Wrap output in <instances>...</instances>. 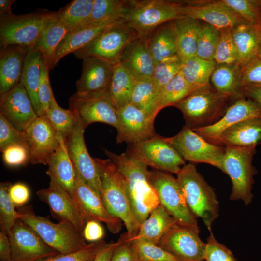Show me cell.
Masks as SVG:
<instances>
[{"instance_id":"cell-1","label":"cell","mask_w":261,"mask_h":261,"mask_svg":"<svg viewBox=\"0 0 261 261\" xmlns=\"http://www.w3.org/2000/svg\"><path fill=\"white\" fill-rule=\"evenodd\" d=\"M104 151L117 166L123 178L132 212L141 224L160 204L152 186L148 166L126 153L117 154L107 149Z\"/></svg>"},{"instance_id":"cell-2","label":"cell","mask_w":261,"mask_h":261,"mask_svg":"<svg viewBox=\"0 0 261 261\" xmlns=\"http://www.w3.org/2000/svg\"><path fill=\"white\" fill-rule=\"evenodd\" d=\"M101 180V196L108 212L124 222L127 235L135 237L140 224L131 209L123 178L110 159L94 158Z\"/></svg>"},{"instance_id":"cell-3","label":"cell","mask_w":261,"mask_h":261,"mask_svg":"<svg viewBox=\"0 0 261 261\" xmlns=\"http://www.w3.org/2000/svg\"><path fill=\"white\" fill-rule=\"evenodd\" d=\"M182 18L180 2L127 0L122 19L138 37L146 39L161 25Z\"/></svg>"},{"instance_id":"cell-4","label":"cell","mask_w":261,"mask_h":261,"mask_svg":"<svg viewBox=\"0 0 261 261\" xmlns=\"http://www.w3.org/2000/svg\"><path fill=\"white\" fill-rule=\"evenodd\" d=\"M176 179L192 213L196 218H201L211 231L212 224L219 213V202L214 189L190 163L181 168Z\"/></svg>"},{"instance_id":"cell-5","label":"cell","mask_w":261,"mask_h":261,"mask_svg":"<svg viewBox=\"0 0 261 261\" xmlns=\"http://www.w3.org/2000/svg\"><path fill=\"white\" fill-rule=\"evenodd\" d=\"M59 16V11L44 10L22 15L0 17V44L33 48L46 29Z\"/></svg>"},{"instance_id":"cell-6","label":"cell","mask_w":261,"mask_h":261,"mask_svg":"<svg viewBox=\"0 0 261 261\" xmlns=\"http://www.w3.org/2000/svg\"><path fill=\"white\" fill-rule=\"evenodd\" d=\"M229 99L208 83L194 90L174 106L182 113L186 126L193 129L210 125L219 119Z\"/></svg>"},{"instance_id":"cell-7","label":"cell","mask_w":261,"mask_h":261,"mask_svg":"<svg viewBox=\"0 0 261 261\" xmlns=\"http://www.w3.org/2000/svg\"><path fill=\"white\" fill-rule=\"evenodd\" d=\"M18 212L19 219L34 230L48 246L59 254L76 252L87 245L83 233L69 223L53 222L47 217L36 215L29 208Z\"/></svg>"},{"instance_id":"cell-8","label":"cell","mask_w":261,"mask_h":261,"mask_svg":"<svg viewBox=\"0 0 261 261\" xmlns=\"http://www.w3.org/2000/svg\"><path fill=\"white\" fill-rule=\"evenodd\" d=\"M256 147H225L222 171L229 176L232 183L230 199L232 201L241 200L246 206L250 204L253 198V177L257 171L252 164V160L256 153Z\"/></svg>"},{"instance_id":"cell-9","label":"cell","mask_w":261,"mask_h":261,"mask_svg":"<svg viewBox=\"0 0 261 261\" xmlns=\"http://www.w3.org/2000/svg\"><path fill=\"white\" fill-rule=\"evenodd\" d=\"M138 37L136 32L119 20L114 23L96 38L73 54L78 58L94 57L113 65L120 61L128 44Z\"/></svg>"},{"instance_id":"cell-10","label":"cell","mask_w":261,"mask_h":261,"mask_svg":"<svg viewBox=\"0 0 261 261\" xmlns=\"http://www.w3.org/2000/svg\"><path fill=\"white\" fill-rule=\"evenodd\" d=\"M151 181L161 204L180 226L199 233L195 217L189 209L176 178L161 171H150Z\"/></svg>"},{"instance_id":"cell-11","label":"cell","mask_w":261,"mask_h":261,"mask_svg":"<svg viewBox=\"0 0 261 261\" xmlns=\"http://www.w3.org/2000/svg\"><path fill=\"white\" fill-rule=\"evenodd\" d=\"M130 157L161 171L177 174L185 160L165 139L156 135L141 142L129 144L125 152Z\"/></svg>"},{"instance_id":"cell-12","label":"cell","mask_w":261,"mask_h":261,"mask_svg":"<svg viewBox=\"0 0 261 261\" xmlns=\"http://www.w3.org/2000/svg\"><path fill=\"white\" fill-rule=\"evenodd\" d=\"M185 160L204 163L222 171L225 147L212 144L186 125L175 135L166 138Z\"/></svg>"},{"instance_id":"cell-13","label":"cell","mask_w":261,"mask_h":261,"mask_svg":"<svg viewBox=\"0 0 261 261\" xmlns=\"http://www.w3.org/2000/svg\"><path fill=\"white\" fill-rule=\"evenodd\" d=\"M72 110L85 129L94 122H101L118 128L116 110L109 96L108 92L95 93L76 92L69 99Z\"/></svg>"},{"instance_id":"cell-14","label":"cell","mask_w":261,"mask_h":261,"mask_svg":"<svg viewBox=\"0 0 261 261\" xmlns=\"http://www.w3.org/2000/svg\"><path fill=\"white\" fill-rule=\"evenodd\" d=\"M8 236L12 248V261H38L59 254L20 219L11 230Z\"/></svg>"},{"instance_id":"cell-15","label":"cell","mask_w":261,"mask_h":261,"mask_svg":"<svg viewBox=\"0 0 261 261\" xmlns=\"http://www.w3.org/2000/svg\"><path fill=\"white\" fill-rule=\"evenodd\" d=\"M29 163L47 165L59 145L58 132L45 115L38 116L25 131Z\"/></svg>"},{"instance_id":"cell-16","label":"cell","mask_w":261,"mask_h":261,"mask_svg":"<svg viewBox=\"0 0 261 261\" xmlns=\"http://www.w3.org/2000/svg\"><path fill=\"white\" fill-rule=\"evenodd\" d=\"M77 119L74 130L65 139L67 149L76 173L87 185L101 196V180L98 167L86 147L84 137L85 128Z\"/></svg>"},{"instance_id":"cell-17","label":"cell","mask_w":261,"mask_h":261,"mask_svg":"<svg viewBox=\"0 0 261 261\" xmlns=\"http://www.w3.org/2000/svg\"><path fill=\"white\" fill-rule=\"evenodd\" d=\"M184 17L203 21L219 30L246 23L238 14L220 0L181 2Z\"/></svg>"},{"instance_id":"cell-18","label":"cell","mask_w":261,"mask_h":261,"mask_svg":"<svg viewBox=\"0 0 261 261\" xmlns=\"http://www.w3.org/2000/svg\"><path fill=\"white\" fill-rule=\"evenodd\" d=\"M118 121L116 142L132 144L155 137L152 117L130 103L116 111Z\"/></svg>"},{"instance_id":"cell-19","label":"cell","mask_w":261,"mask_h":261,"mask_svg":"<svg viewBox=\"0 0 261 261\" xmlns=\"http://www.w3.org/2000/svg\"><path fill=\"white\" fill-rule=\"evenodd\" d=\"M38 198L49 207L53 217L59 222L73 225L83 233L87 222L75 198L59 186L49 184L48 188L36 192Z\"/></svg>"},{"instance_id":"cell-20","label":"cell","mask_w":261,"mask_h":261,"mask_svg":"<svg viewBox=\"0 0 261 261\" xmlns=\"http://www.w3.org/2000/svg\"><path fill=\"white\" fill-rule=\"evenodd\" d=\"M157 245L182 261H205L206 243L199 233L178 224L169 230Z\"/></svg>"},{"instance_id":"cell-21","label":"cell","mask_w":261,"mask_h":261,"mask_svg":"<svg viewBox=\"0 0 261 261\" xmlns=\"http://www.w3.org/2000/svg\"><path fill=\"white\" fill-rule=\"evenodd\" d=\"M0 114L17 130L25 131L38 116L31 99L21 82L0 95Z\"/></svg>"},{"instance_id":"cell-22","label":"cell","mask_w":261,"mask_h":261,"mask_svg":"<svg viewBox=\"0 0 261 261\" xmlns=\"http://www.w3.org/2000/svg\"><path fill=\"white\" fill-rule=\"evenodd\" d=\"M73 197L87 222L94 220L103 222L112 233H117L120 232L121 220L108 212L101 196L87 185L76 173Z\"/></svg>"},{"instance_id":"cell-23","label":"cell","mask_w":261,"mask_h":261,"mask_svg":"<svg viewBox=\"0 0 261 261\" xmlns=\"http://www.w3.org/2000/svg\"><path fill=\"white\" fill-rule=\"evenodd\" d=\"M253 118H261V107L254 101L243 98L235 100L227 107L220 118L214 124L192 130L208 141L215 143L229 127Z\"/></svg>"},{"instance_id":"cell-24","label":"cell","mask_w":261,"mask_h":261,"mask_svg":"<svg viewBox=\"0 0 261 261\" xmlns=\"http://www.w3.org/2000/svg\"><path fill=\"white\" fill-rule=\"evenodd\" d=\"M114 65L101 59H83L81 76L76 82L77 92L95 93L108 91Z\"/></svg>"},{"instance_id":"cell-25","label":"cell","mask_w":261,"mask_h":261,"mask_svg":"<svg viewBox=\"0 0 261 261\" xmlns=\"http://www.w3.org/2000/svg\"><path fill=\"white\" fill-rule=\"evenodd\" d=\"M119 62L137 80L152 78L155 63L144 38L137 37L132 40Z\"/></svg>"},{"instance_id":"cell-26","label":"cell","mask_w":261,"mask_h":261,"mask_svg":"<svg viewBox=\"0 0 261 261\" xmlns=\"http://www.w3.org/2000/svg\"><path fill=\"white\" fill-rule=\"evenodd\" d=\"M58 146L50 157L46 174L50 184L59 186L73 197L76 172L68 154L65 139L58 133Z\"/></svg>"},{"instance_id":"cell-27","label":"cell","mask_w":261,"mask_h":261,"mask_svg":"<svg viewBox=\"0 0 261 261\" xmlns=\"http://www.w3.org/2000/svg\"><path fill=\"white\" fill-rule=\"evenodd\" d=\"M29 49L19 45L1 47L0 95L10 91L20 82Z\"/></svg>"},{"instance_id":"cell-28","label":"cell","mask_w":261,"mask_h":261,"mask_svg":"<svg viewBox=\"0 0 261 261\" xmlns=\"http://www.w3.org/2000/svg\"><path fill=\"white\" fill-rule=\"evenodd\" d=\"M119 20L121 19L110 20L86 25L69 31L57 49L54 67L66 55L74 53L86 46L107 28Z\"/></svg>"},{"instance_id":"cell-29","label":"cell","mask_w":261,"mask_h":261,"mask_svg":"<svg viewBox=\"0 0 261 261\" xmlns=\"http://www.w3.org/2000/svg\"><path fill=\"white\" fill-rule=\"evenodd\" d=\"M212 86L218 92L235 100L245 98L242 67L236 63L217 64L211 74Z\"/></svg>"},{"instance_id":"cell-30","label":"cell","mask_w":261,"mask_h":261,"mask_svg":"<svg viewBox=\"0 0 261 261\" xmlns=\"http://www.w3.org/2000/svg\"><path fill=\"white\" fill-rule=\"evenodd\" d=\"M216 143L239 146L261 144V118L246 119L229 127L221 134Z\"/></svg>"},{"instance_id":"cell-31","label":"cell","mask_w":261,"mask_h":261,"mask_svg":"<svg viewBox=\"0 0 261 261\" xmlns=\"http://www.w3.org/2000/svg\"><path fill=\"white\" fill-rule=\"evenodd\" d=\"M237 63L243 67L257 56L261 26L243 23L232 29Z\"/></svg>"},{"instance_id":"cell-32","label":"cell","mask_w":261,"mask_h":261,"mask_svg":"<svg viewBox=\"0 0 261 261\" xmlns=\"http://www.w3.org/2000/svg\"><path fill=\"white\" fill-rule=\"evenodd\" d=\"M146 40L155 65L177 56L176 35L174 21L159 27Z\"/></svg>"},{"instance_id":"cell-33","label":"cell","mask_w":261,"mask_h":261,"mask_svg":"<svg viewBox=\"0 0 261 261\" xmlns=\"http://www.w3.org/2000/svg\"><path fill=\"white\" fill-rule=\"evenodd\" d=\"M43 60V57L38 51L34 48H29L26 56L20 80L38 116L45 115L38 95Z\"/></svg>"},{"instance_id":"cell-34","label":"cell","mask_w":261,"mask_h":261,"mask_svg":"<svg viewBox=\"0 0 261 261\" xmlns=\"http://www.w3.org/2000/svg\"><path fill=\"white\" fill-rule=\"evenodd\" d=\"M174 23L177 56L183 62L196 56L198 36L202 25L200 21L187 17L174 20Z\"/></svg>"},{"instance_id":"cell-35","label":"cell","mask_w":261,"mask_h":261,"mask_svg":"<svg viewBox=\"0 0 261 261\" xmlns=\"http://www.w3.org/2000/svg\"><path fill=\"white\" fill-rule=\"evenodd\" d=\"M176 224V220L160 204L140 224L136 237L143 238L158 245L169 230Z\"/></svg>"},{"instance_id":"cell-36","label":"cell","mask_w":261,"mask_h":261,"mask_svg":"<svg viewBox=\"0 0 261 261\" xmlns=\"http://www.w3.org/2000/svg\"><path fill=\"white\" fill-rule=\"evenodd\" d=\"M137 81L120 62L114 66L108 92L116 111L130 103Z\"/></svg>"},{"instance_id":"cell-37","label":"cell","mask_w":261,"mask_h":261,"mask_svg":"<svg viewBox=\"0 0 261 261\" xmlns=\"http://www.w3.org/2000/svg\"><path fill=\"white\" fill-rule=\"evenodd\" d=\"M160 92L152 78L137 80L130 103L155 118L160 111Z\"/></svg>"},{"instance_id":"cell-38","label":"cell","mask_w":261,"mask_h":261,"mask_svg":"<svg viewBox=\"0 0 261 261\" xmlns=\"http://www.w3.org/2000/svg\"><path fill=\"white\" fill-rule=\"evenodd\" d=\"M69 31L68 28L58 18L46 29L35 44L33 48L42 55L49 70L54 68L57 49Z\"/></svg>"},{"instance_id":"cell-39","label":"cell","mask_w":261,"mask_h":261,"mask_svg":"<svg viewBox=\"0 0 261 261\" xmlns=\"http://www.w3.org/2000/svg\"><path fill=\"white\" fill-rule=\"evenodd\" d=\"M216 64L214 60H204L196 56L183 62L180 72L187 84L195 89L209 83Z\"/></svg>"},{"instance_id":"cell-40","label":"cell","mask_w":261,"mask_h":261,"mask_svg":"<svg viewBox=\"0 0 261 261\" xmlns=\"http://www.w3.org/2000/svg\"><path fill=\"white\" fill-rule=\"evenodd\" d=\"M94 0H74L59 11V19L69 31L85 25L93 8Z\"/></svg>"},{"instance_id":"cell-41","label":"cell","mask_w":261,"mask_h":261,"mask_svg":"<svg viewBox=\"0 0 261 261\" xmlns=\"http://www.w3.org/2000/svg\"><path fill=\"white\" fill-rule=\"evenodd\" d=\"M127 1L94 0L90 16L86 25L110 20L122 19Z\"/></svg>"},{"instance_id":"cell-42","label":"cell","mask_w":261,"mask_h":261,"mask_svg":"<svg viewBox=\"0 0 261 261\" xmlns=\"http://www.w3.org/2000/svg\"><path fill=\"white\" fill-rule=\"evenodd\" d=\"M45 115L65 139L73 131L77 124V119L74 113L70 109H65L59 106L55 97Z\"/></svg>"},{"instance_id":"cell-43","label":"cell","mask_w":261,"mask_h":261,"mask_svg":"<svg viewBox=\"0 0 261 261\" xmlns=\"http://www.w3.org/2000/svg\"><path fill=\"white\" fill-rule=\"evenodd\" d=\"M194 90L186 82L180 71L161 89L159 103L160 111L174 106Z\"/></svg>"},{"instance_id":"cell-44","label":"cell","mask_w":261,"mask_h":261,"mask_svg":"<svg viewBox=\"0 0 261 261\" xmlns=\"http://www.w3.org/2000/svg\"><path fill=\"white\" fill-rule=\"evenodd\" d=\"M133 244L138 261H182L145 239L135 237L133 238Z\"/></svg>"},{"instance_id":"cell-45","label":"cell","mask_w":261,"mask_h":261,"mask_svg":"<svg viewBox=\"0 0 261 261\" xmlns=\"http://www.w3.org/2000/svg\"><path fill=\"white\" fill-rule=\"evenodd\" d=\"M219 37L220 32L217 28L207 23L202 25L198 36L196 56L206 60H214Z\"/></svg>"},{"instance_id":"cell-46","label":"cell","mask_w":261,"mask_h":261,"mask_svg":"<svg viewBox=\"0 0 261 261\" xmlns=\"http://www.w3.org/2000/svg\"><path fill=\"white\" fill-rule=\"evenodd\" d=\"M12 183H0V223L2 232L8 234L18 220L19 213L10 199L9 190Z\"/></svg>"},{"instance_id":"cell-47","label":"cell","mask_w":261,"mask_h":261,"mask_svg":"<svg viewBox=\"0 0 261 261\" xmlns=\"http://www.w3.org/2000/svg\"><path fill=\"white\" fill-rule=\"evenodd\" d=\"M238 14L246 23L261 26L260 0H220Z\"/></svg>"},{"instance_id":"cell-48","label":"cell","mask_w":261,"mask_h":261,"mask_svg":"<svg viewBox=\"0 0 261 261\" xmlns=\"http://www.w3.org/2000/svg\"><path fill=\"white\" fill-rule=\"evenodd\" d=\"M232 29L227 28L219 30V39L214 56L216 64L237 63Z\"/></svg>"},{"instance_id":"cell-49","label":"cell","mask_w":261,"mask_h":261,"mask_svg":"<svg viewBox=\"0 0 261 261\" xmlns=\"http://www.w3.org/2000/svg\"><path fill=\"white\" fill-rule=\"evenodd\" d=\"M183 62L178 56L165 59L155 66L152 79L161 90L181 70Z\"/></svg>"},{"instance_id":"cell-50","label":"cell","mask_w":261,"mask_h":261,"mask_svg":"<svg viewBox=\"0 0 261 261\" xmlns=\"http://www.w3.org/2000/svg\"><path fill=\"white\" fill-rule=\"evenodd\" d=\"M108 244L101 240L88 244L77 251L66 254H59L38 261H93L96 256Z\"/></svg>"},{"instance_id":"cell-51","label":"cell","mask_w":261,"mask_h":261,"mask_svg":"<svg viewBox=\"0 0 261 261\" xmlns=\"http://www.w3.org/2000/svg\"><path fill=\"white\" fill-rule=\"evenodd\" d=\"M14 144H20L27 147L25 131L17 130L0 114V150Z\"/></svg>"},{"instance_id":"cell-52","label":"cell","mask_w":261,"mask_h":261,"mask_svg":"<svg viewBox=\"0 0 261 261\" xmlns=\"http://www.w3.org/2000/svg\"><path fill=\"white\" fill-rule=\"evenodd\" d=\"M205 261H237L232 252L224 244L218 242L212 231L207 239Z\"/></svg>"},{"instance_id":"cell-53","label":"cell","mask_w":261,"mask_h":261,"mask_svg":"<svg viewBox=\"0 0 261 261\" xmlns=\"http://www.w3.org/2000/svg\"><path fill=\"white\" fill-rule=\"evenodd\" d=\"M116 243L110 261H138L133 238L125 232L120 236Z\"/></svg>"},{"instance_id":"cell-54","label":"cell","mask_w":261,"mask_h":261,"mask_svg":"<svg viewBox=\"0 0 261 261\" xmlns=\"http://www.w3.org/2000/svg\"><path fill=\"white\" fill-rule=\"evenodd\" d=\"M3 160L9 166H19L29 163V152L27 146L14 144L6 147L2 151Z\"/></svg>"},{"instance_id":"cell-55","label":"cell","mask_w":261,"mask_h":261,"mask_svg":"<svg viewBox=\"0 0 261 261\" xmlns=\"http://www.w3.org/2000/svg\"><path fill=\"white\" fill-rule=\"evenodd\" d=\"M49 70L48 66L43 59L38 95L44 114L49 109L52 100L54 97L49 80Z\"/></svg>"},{"instance_id":"cell-56","label":"cell","mask_w":261,"mask_h":261,"mask_svg":"<svg viewBox=\"0 0 261 261\" xmlns=\"http://www.w3.org/2000/svg\"><path fill=\"white\" fill-rule=\"evenodd\" d=\"M242 84L243 87L261 85V60L257 56L242 67Z\"/></svg>"},{"instance_id":"cell-57","label":"cell","mask_w":261,"mask_h":261,"mask_svg":"<svg viewBox=\"0 0 261 261\" xmlns=\"http://www.w3.org/2000/svg\"><path fill=\"white\" fill-rule=\"evenodd\" d=\"M11 200L15 206L20 207L25 204L30 197V191L27 186L22 183L12 184L9 190Z\"/></svg>"},{"instance_id":"cell-58","label":"cell","mask_w":261,"mask_h":261,"mask_svg":"<svg viewBox=\"0 0 261 261\" xmlns=\"http://www.w3.org/2000/svg\"><path fill=\"white\" fill-rule=\"evenodd\" d=\"M83 235L85 240L95 242L102 240L104 230L100 222L90 220L87 221L83 229Z\"/></svg>"},{"instance_id":"cell-59","label":"cell","mask_w":261,"mask_h":261,"mask_svg":"<svg viewBox=\"0 0 261 261\" xmlns=\"http://www.w3.org/2000/svg\"><path fill=\"white\" fill-rule=\"evenodd\" d=\"M0 261H12V248L8 234L0 232Z\"/></svg>"},{"instance_id":"cell-60","label":"cell","mask_w":261,"mask_h":261,"mask_svg":"<svg viewBox=\"0 0 261 261\" xmlns=\"http://www.w3.org/2000/svg\"><path fill=\"white\" fill-rule=\"evenodd\" d=\"M243 91L245 97L254 101L261 107V85L245 86Z\"/></svg>"},{"instance_id":"cell-61","label":"cell","mask_w":261,"mask_h":261,"mask_svg":"<svg viewBox=\"0 0 261 261\" xmlns=\"http://www.w3.org/2000/svg\"><path fill=\"white\" fill-rule=\"evenodd\" d=\"M116 244V242L108 243L107 246L99 253L93 261H110Z\"/></svg>"},{"instance_id":"cell-62","label":"cell","mask_w":261,"mask_h":261,"mask_svg":"<svg viewBox=\"0 0 261 261\" xmlns=\"http://www.w3.org/2000/svg\"><path fill=\"white\" fill-rule=\"evenodd\" d=\"M14 1V0H0V17L10 15L13 14L11 11V6Z\"/></svg>"},{"instance_id":"cell-63","label":"cell","mask_w":261,"mask_h":261,"mask_svg":"<svg viewBox=\"0 0 261 261\" xmlns=\"http://www.w3.org/2000/svg\"><path fill=\"white\" fill-rule=\"evenodd\" d=\"M257 56L261 60V34L259 42Z\"/></svg>"},{"instance_id":"cell-64","label":"cell","mask_w":261,"mask_h":261,"mask_svg":"<svg viewBox=\"0 0 261 261\" xmlns=\"http://www.w3.org/2000/svg\"><path fill=\"white\" fill-rule=\"evenodd\" d=\"M260 7H261V0H260Z\"/></svg>"}]
</instances>
